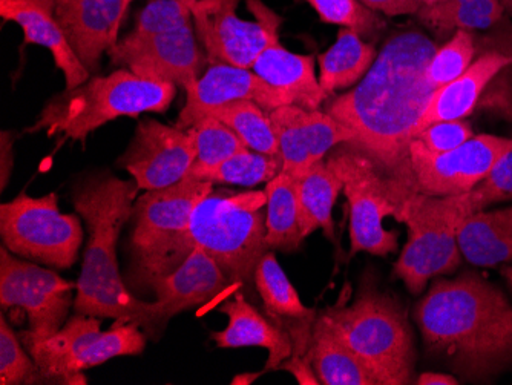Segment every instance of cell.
I'll use <instances>...</instances> for the list:
<instances>
[{"instance_id": "7bdbcfd3", "label": "cell", "mask_w": 512, "mask_h": 385, "mask_svg": "<svg viewBox=\"0 0 512 385\" xmlns=\"http://www.w3.org/2000/svg\"><path fill=\"white\" fill-rule=\"evenodd\" d=\"M361 2L385 16L396 17L408 14L405 0H361Z\"/></svg>"}, {"instance_id": "ba28073f", "label": "cell", "mask_w": 512, "mask_h": 385, "mask_svg": "<svg viewBox=\"0 0 512 385\" xmlns=\"http://www.w3.org/2000/svg\"><path fill=\"white\" fill-rule=\"evenodd\" d=\"M214 191L209 181L186 177L175 185L146 191L134 206L132 251L135 280L151 286L186 260L184 243L198 203Z\"/></svg>"}, {"instance_id": "9a60e30c", "label": "cell", "mask_w": 512, "mask_h": 385, "mask_svg": "<svg viewBox=\"0 0 512 385\" xmlns=\"http://www.w3.org/2000/svg\"><path fill=\"white\" fill-rule=\"evenodd\" d=\"M194 131L143 120L135 128L119 166L129 172L143 191L166 188L184 180L194 166Z\"/></svg>"}, {"instance_id": "cb8c5ba5", "label": "cell", "mask_w": 512, "mask_h": 385, "mask_svg": "<svg viewBox=\"0 0 512 385\" xmlns=\"http://www.w3.org/2000/svg\"><path fill=\"white\" fill-rule=\"evenodd\" d=\"M511 63V56L491 51L473 62L462 76L437 89L430 105L425 109L424 116L414 129L413 139L433 123L467 119L473 114L486 86Z\"/></svg>"}, {"instance_id": "2e32d148", "label": "cell", "mask_w": 512, "mask_h": 385, "mask_svg": "<svg viewBox=\"0 0 512 385\" xmlns=\"http://www.w3.org/2000/svg\"><path fill=\"white\" fill-rule=\"evenodd\" d=\"M269 116L283 158V171L296 178L324 160L336 146L356 142L352 129L319 109L284 105L273 109Z\"/></svg>"}, {"instance_id": "816d5d0a", "label": "cell", "mask_w": 512, "mask_h": 385, "mask_svg": "<svg viewBox=\"0 0 512 385\" xmlns=\"http://www.w3.org/2000/svg\"><path fill=\"white\" fill-rule=\"evenodd\" d=\"M123 2H125V7L129 8V5H131L134 0H123Z\"/></svg>"}, {"instance_id": "ab89813d", "label": "cell", "mask_w": 512, "mask_h": 385, "mask_svg": "<svg viewBox=\"0 0 512 385\" xmlns=\"http://www.w3.org/2000/svg\"><path fill=\"white\" fill-rule=\"evenodd\" d=\"M512 200V148L506 151L473 191L465 194L470 214Z\"/></svg>"}, {"instance_id": "6da1fadb", "label": "cell", "mask_w": 512, "mask_h": 385, "mask_svg": "<svg viewBox=\"0 0 512 385\" xmlns=\"http://www.w3.org/2000/svg\"><path fill=\"white\" fill-rule=\"evenodd\" d=\"M437 47L419 31L387 40L364 79L327 111L356 134L355 145L391 174H413L410 143L436 89L425 71Z\"/></svg>"}, {"instance_id": "44dd1931", "label": "cell", "mask_w": 512, "mask_h": 385, "mask_svg": "<svg viewBox=\"0 0 512 385\" xmlns=\"http://www.w3.org/2000/svg\"><path fill=\"white\" fill-rule=\"evenodd\" d=\"M151 286L168 321L184 310L209 303L221 293L241 287L200 247H195L174 272L158 278Z\"/></svg>"}, {"instance_id": "ac0fdd59", "label": "cell", "mask_w": 512, "mask_h": 385, "mask_svg": "<svg viewBox=\"0 0 512 385\" xmlns=\"http://www.w3.org/2000/svg\"><path fill=\"white\" fill-rule=\"evenodd\" d=\"M56 17L69 45L89 73L100 70V60L119 42L125 19L123 0H54Z\"/></svg>"}, {"instance_id": "c3c4849f", "label": "cell", "mask_w": 512, "mask_h": 385, "mask_svg": "<svg viewBox=\"0 0 512 385\" xmlns=\"http://www.w3.org/2000/svg\"><path fill=\"white\" fill-rule=\"evenodd\" d=\"M258 376L260 375H240L234 379V382H232V384H250V382L255 381V379L258 378Z\"/></svg>"}, {"instance_id": "9c48e42d", "label": "cell", "mask_w": 512, "mask_h": 385, "mask_svg": "<svg viewBox=\"0 0 512 385\" xmlns=\"http://www.w3.org/2000/svg\"><path fill=\"white\" fill-rule=\"evenodd\" d=\"M468 215L465 194L430 197L413 191L404 198L396 220L407 224L408 241L393 275L413 295H421L431 278L459 269L463 257L457 234Z\"/></svg>"}, {"instance_id": "f907efd6", "label": "cell", "mask_w": 512, "mask_h": 385, "mask_svg": "<svg viewBox=\"0 0 512 385\" xmlns=\"http://www.w3.org/2000/svg\"><path fill=\"white\" fill-rule=\"evenodd\" d=\"M180 2H183L184 5H188V7L192 10V7L197 4L198 0H180Z\"/></svg>"}, {"instance_id": "681fc988", "label": "cell", "mask_w": 512, "mask_h": 385, "mask_svg": "<svg viewBox=\"0 0 512 385\" xmlns=\"http://www.w3.org/2000/svg\"><path fill=\"white\" fill-rule=\"evenodd\" d=\"M500 4L505 8V13H508L509 16H512V0H500Z\"/></svg>"}, {"instance_id": "ee69618b", "label": "cell", "mask_w": 512, "mask_h": 385, "mask_svg": "<svg viewBox=\"0 0 512 385\" xmlns=\"http://www.w3.org/2000/svg\"><path fill=\"white\" fill-rule=\"evenodd\" d=\"M417 385H459L460 379L447 373L425 372L414 379Z\"/></svg>"}, {"instance_id": "7402d4cb", "label": "cell", "mask_w": 512, "mask_h": 385, "mask_svg": "<svg viewBox=\"0 0 512 385\" xmlns=\"http://www.w3.org/2000/svg\"><path fill=\"white\" fill-rule=\"evenodd\" d=\"M100 327L97 316L76 313L56 335L28 347L45 384H88L79 369L80 358L102 333Z\"/></svg>"}, {"instance_id": "52a82bcc", "label": "cell", "mask_w": 512, "mask_h": 385, "mask_svg": "<svg viewBox=\"0 0 512 385\" xmlns=\"http://www.w3.org/2000/svg\"><path fill=\"white\" fill-rule=\"evenodd\" d=\"M325 162L341 178L350 214V255L387 257L398 251V232L384 229L398 218L402 201L414 188L413 175L391 174L355 143L336 146Z\"/></svg>"}, {"instance_id": "d6986e66", "label": "cell", "mask_w": 512, "mask_h": 385, "mask_svg": "<svg viewBox=\"0 0 512 385\" xmlns=\"http://www.w3.org/2000/svg\"><path fill=\"white\" fill-rule=\"evenodd\" d=\"M255 289L263 301L264 315L289 336L292 356H306L319 313L302 303L272 252H266L256 266Z\"/></svg>"}, {"instance_id": "277c9868", "label": "cell", "mask_w": 512, "mask_h": 385, "mask_svg": "<svg viewBox=\"0 0 512 385\" xmlns=\"http://www.w3.org/2000/svg\"><path fill=\"white\" fill-rule=\"evenodd\" d=\"M175 94L174 83L145 79L120 68L109 76H92L83 85L65 89L48 100L27 132L45 131L48 137L63 135L85 142L91 132L120 117L165 112Z\"/></svg>"}, {"instance_id": "74e56055", "label": "cell", "mask_w": 512, "mask_h": 385, "mask_svg": "<svg viewBox=\"0 0 512 385\" xmlns=\"http://www.w3.org/2000/svg\"><path fill=\"white\" fill-rule=\"evenodd\" d=\"M0 384H45L39 366L33 356L23 350L4 313L0 316Z\"/></svg>"}, {"instance_id": "5b68a950", "label": "cell", "mask_w": 512, "mask_h": 385, "mask_svg": "<svg viewBox=\"0 0 512 385\" xmlns=\"http://www.w3.org/2000/svg\"><path fill=\"white\" fill-rule=\"evenodd\" d=\"M381 385L413 382L416 350L407 312L390 293L364 281L358 297L348 306L327 307L319 313Z\"/></svg>"}, {"instance_id": "e0dca14e", "label": "cell", "mask_w": 512, "mask_h": 385, "mask_svg": "<svg viewBox=\"0 0 512 385\" xmlns=\"http://www.w3.org/2000/svg\"><path fill=\"white\" fill-rule=\"evenodd\" d=\"M240 100L258 103L267 112L279 106L295 105L289 94L264 82L252 70L215 63L186 89V103L178 116L177 126L189 129L214 109Z\"/></svg>"}, {"instance_id": "ffe728a7", "label": "cell", "mask_w": 512, "mask_h": 385, "mask_svg": "<svg viewBox=\"0 0 512 385\" xmlns=\"http://www.w3.org/2000/svg\"><path fill=\"white\" fill-rule=\"evenodd\" d=\"M0 17L22 28L25 45H40L53 54L57 70L65 77V89L91 79L60 27L54 0H0Z\"/></svg>"}, {"instance_id": "4316f807", "label": "cell", "mask_w": 512, "mask_h": 385, "mask_svg": "<svg viewBox=\"0 0 512 385\" xmlns=\"http://www.w3.org/2000/svg\"><path fill=\"white\" fill-rule=\"evenodd\" d=\"M306 358L324 385H381L375 373L318 315Z\"/></svg>"}, {"instance_id": "3957f363", "label": "cell", "mask_w": 512, "mask_h": 385, "mask_svg": "<svg viewBox=\"0 0 512 385\" xmlns=\"http://www.w3.org/2000/svg\"><path fill=\"white\" fill-rule=\"evenodd\" d=\"M138 189L135 180L100 175L89 178L74 191V209L89 231L74 312L137 323L155 338L168 318L157 301L138 300L129 292L117 264V241L123 226L134 215L132 205Z\"/></svg>"}, {"instance_id": "484cf974", "label": "cell", "mask_w": 512, "mask_h": 385, "mask_svg": "<svg viewBox=\"0 0 512 385\" xmlns=\"http://www.w3.org/2000/svg\"><path fill=\"white\" fill-rule=\"evenodd\" d=\"M462 257L477 267L512 263V206L465 217L457 234Z\"/></svg>"}, {"instance_id": "f1b7e54d", "label": "cell", "mask_w": 512, "mask_h": 385, "mask_svg": "<svg viewBox=\"0 0 512 385\" xmlns=\"http://www.w3.org/2000/svg\"><path fill=\"white\" fill-rule=\"evenodd\" d=\"M342 191V181L327 162L315 163L306 174L298 178L299 221L304 240L316 229L335 240L333 206Z\"/></svg>"}, {"instance_id": "f6af8a7d", "label": "cell", "mask_w": 512, "mask_h": 385, "mask_svg": "<svg viewBox=\"0 0 512 385\" xmlns=\"http://www.w3.org/2000/svg\"><path fill=\"white\" fill-rule=\"evenodd\" d=\"M8 152H13V143H11L10 137H8L7 132H2V191L7 188L8 177H10L11 169H8V165H13V163L8 162L7 154ZM10 160H13V157H10Z\"/></svg>"}, {"instance_id": "5bb4252c", "label": "cell", "mask_w": 512, "mask_h": 385, "mask_svg": "<svg viewBox=\"0 0 512 385\" xmlns=\"http://www.w3.org/2000/svg\"><path fill=\"white\" fill-rule=\"evenodd\" d=\"M112 65L122 66L145 79L191 88L207 70L194 25L174 33L138 36L129 33L108 51Z\"/></svg>"}, {"instance_id": "f546056e", "label": "cell", "mask_w": 512, "mask_h": 385, "mask_svg": "<svg viewBox=\"0 0 512 385\" xmlns=\"http://www.w3.org/2000/svg\"><path fill=\"white\" fill-rule=\"evenodd\" d=\"M266 243L273 251L293 252L301 246L298 178L281 172L266 185Z\"/></svg>"}, {"instance_id": "30bf717a", "label": "cell", "mask_w": 512, "mask_h": 385, "mask_svg": "<svg viewBox=\"0 0 512 385\" xmlns=\"http://www.w3.org/2000/svg\"><path fill=\"white\" fill-rule=\"evenodd\" d=\"M0 235L11 254L56 269H68L79 257L83 241L80 218L63 214L56 194L30 197L20 192L0 206Z\"/></svg>"}, {"instance_id": "4dcf8cb0", "label": "cell", "mask_w": 512, "mask_h": 385, "mask_svg": "<svg viewBox=\"0 0 512 385\" xmlns=\"http://www.w3.org/2000/svg\"><path fill=\"white\" fill-rule=\"evenodd\" d=\"M505 8L500 0H448L421 8L414 16L437 36L459 30H488L503 19Z\"/></svg>"}, {"instance_id": "d4e9b609", "label": "cell", "mask_w": 512, "mask_h": 385, "mask_svg": "<svg viewBox=\"0 0 512 385\" xmlns=\"http://www.w3.org/2000/svg\"><path fill=\"white\" fill-rule=\"evenodd\" d=\"M253 73L264 82L289 94L295 105L316 111L329 96L315 74V57L296 54L281 42L266 48L252 66Z\"/></svg>"}, {"instance_id": "d590c367", "label": "cell", "mask_w": 512, "mask_h": 385, "mask_svg": "<svg viewBox=\"0 0 512 385\" xmlns=\"http://www.w3.org/2000/svg\"><path fill=\"white\" fill-rule=\"evenodd\" d=\"M142 326L137 323L115 321L114 326L100 333L96 341L85 350L80 358V372L100 366L103 362L119 356H134L143 353L146 338Z\"/></svg>"}, {"instance_id": "7a4b0ae2", "label": "cell", "mask_w": 512, "mask_h": 385, "mask_svg": "<svg viewBox=\"0 0 512 385\" xmlns=\"http://www.w3.org/2000/svg\"><path fill=\"white\" fill-rule=\"evenodd\" d=\"M414 320L428 355L463 381L491 382L512 367L511 301L473 270L436 278Z\"/></svg>"}, {"instance_id": "f35d334b", "label": "cell", "mask_w": 512, "mask_h": 385, "mask_svg": "<svg viewBox=\"0 0 512 385\" xmlns=\"http://www.w3.org/2000/svg\"><path fill=\"white\" fill-rule=\"evenodd\" d=\"M192 10L180 0H151L140 14L132 33L138 36L174 33L192 27Z\"/></svg>"}, {"instance_id": "7c38bea8", "label": "cell", "mask_w": 512, "mask_h": 385, "mask_svg": "<svg viewBox=\"0 0 512 385\" xmlns=\"http://www.w3.org/2000/svg\"><path fill=\"white\" fill-rule=\"evenodd\" d=\"M77 283L65 280L53 270L14 257L7 247L0 249V307L27 313L28 330L20 339L25 347L56 335L74 306Z\"/></svg>"}, {"instance_id": "b9f144b4", "label": "cell", "mask_w": 512, "mask_h": 385, "mask_svg": "<svg viewBox=\"0 0 512 385\" xmlns=\"http://www.w3.org/2000/svg\"><path fill=\"white\" fill-rule=\"evenodd\" d=\"M279 369L287 370L301 385H319L318 376L306 356H290Z\"/></svg>"}, {"instance_id": "8992f818", "label": "cell", "mask_w": 512, "mask_h": 385, "mask_svg": "<svg viewBox=\"0 0 512 385\" xmlns=\"http://www.w3.org/2000/svg\"><path fill=\"white\" fill-rule=\"evenodd\" d=\"M264 191L207 194L194 209L184 255L200 247L240 286L255 284V270L269 252Z\"/></svg>"}, {"instance_id": "7dc6e473", "label": "cell", "mask_w": 512, "mask_h": 385, "mask_svg": "<svg viewBox=\"0 0 512 385\" xmlns=\"http://www.w3.org/2000/svg\"><path fill=\"white\" fill-rule=\"evenodd\" d=\"M500 272H502V277L505 278L506 284L509 286V290L512 292V266L511 264H508V266H503L502 269H500Z\"/></svg>"}, {"instance_id": "83f0119b", "label": "cell", "mask_w": 512, "mask_h": 385, "mask_svg": "<svg viewBox=\"0 0 512 385\" xmlns=\"http://www.w3.org/2000/svg\"><path fill=\"white\" fill-rule=\"evenodd\" d=\"M376 57L375 43L367 42L355 31L341 28L333 47L318 56L319 85L329 97L350 88L364 79Z\"/></svg>"}, {"instance_id": "bcb514c9", "label": "cell", "mask_w": 512, "mask_h": 385, "mask_svg": "<svg viewBox=\"0 0 512 385\" xmlns=\"http://www.w3.org/2000/svg\"><path fill=\"white\" fill-rule=\"evenodd\" d=\"M442 2H448V0H405L408 14H416L421 8L442 4Z\"/></svg>"}, {"instance_id": "e575fe53", "label": "cell", "mask_w": 512, "mask_h": 385, "mask_svg": "<svg viewBox=\"0 0 512 385\" xmlns=\"http://www.w3.org/2000/svg\"><path fill=\"white\" fill-rule=\"evenodd\" d=\"M324 24L355 31L362 39H376L387 27L382 13L361 0H306Z\"/></svg>"}, {"instance_id": "d6a6232c", "label": "cell", "mask_w": 512, "mask_h": 385, "mask_svg": "<svg viewBox=\"0 0 512 385\" xmlns=\"http://www.w3.org/2000/svg\"><path fill=\"white\" fill-rule=\"evenodd\" d=\"M207 116L229 126L252 151L278 155L279 146L269 112L250 100L227 103L209 112Z\"/></svg>"}, {"instance_id": "603a6c76", "label": "cell", "mask_w": 512, "mask_h": 385, "mask_svg": "<svg viewBox=\"0 0 512 385\" xmlns=\"http://www.w3.org/2000/svg\"><path fill=\"white\" fill-rule=\"evenodd\" d=\"M218 310L227 316V327L212 333V339L221 349L261 347L269 352L264 372L279 369L292 356L289 336L278 329L266 315H261L243 292H237L232 300L224 301Z\"/></svg>"}, {"instance_id": "8d00e7d4", "label": "cell", "mask_w": 512, "mask_h": 385, "mask_svg": "<svg viewBox=\"0 0 512 385\" xmlns=\"http://www.w3.org/2000/svg\"><path fill=\"white\" fill-rule=\"evenodd\" d=\"M474 56H476V43L471 31H456L444 47L437 48L436 53L431 57L425 71L428 83L436 91L448 85L473 65Z\"/></svg>"}, {"instance_id": "4fadbf2b", "label": "cell", "mask_w": 512, "mask_h": 385, "mask_svg": "<svg viewBox=\"0 0 512 385\" xmlns=\"http://www.w3.org/2000/svg\"><path fill=\"white\" fill-rule=\"evenodd\" d=\"M512 148V137L474 135L459 148L433 154L411 140L410 162L414 188L430 197H450L473 191L490 174L499 158Z\"/></svg>"}, {"instance_id": "1f68e13d", "label": "cell", "mask_w": 512, "mask_h": 385, "mask_svg": "<svg viewBox=\"0 0 512 385\" xmlns=\"http://www.w3.org/2000/svg\"><path fill=\"white\" fill-rule=\"evenodd\" d=\"M281 155L263 154V152L244 149L224 160L215 168L192 172L188 177L209 181L212 185L253 186L267 185L276 175L283 172Z\"/></svg>"}, {"instance_id": "60d3db41", "label": "cell", "mask_w": 512, "mask_h": 385, "mask_svg": "<svg viewBox=\"0 0 512 385\" xmlns=\"http://www.w3.org/2000/svg\"><path fill=\"white\" fill-rule=\"evenodd\" d=\"M473 137V128L467 120H448V122H437L427 126L413 140L428 152L444 154L459 148Z\"/></svg>"}, {"instance_id": "836d02e7", "label": "cell", "mask_w": 512, "mask_h": 385, "mask_svg": "<svg viewBox=\"0 0 512 385\" xmlns=\"http://www.w3.org/2000/svg\"><path fill=\"white\" fill-rule=\"evenodd\" d=\"M191 129L194 131L197 155H195L194 166L189 174L215 168L232 155L249 149L229 126L224 125L215 117H203L194 123Z\"/></svg>"}, {"instance_id": "8fae6325", "label": "cell", "mask_w": 512, "mask_h": 385, "mask_svg": "<svg viewBox=\"0 0 512 385\" xmlns=\"http://www.w3.org/2000/svg\"><path fill=\"white\" fill-rule=\"evenodd\" d=\"M241 0H198L192 7L194 30L209 65L226 63L252 70L266 48L279 43L281 17L263 0H247L255 20L240 19Z\"/></svg>"}]
</instances>
